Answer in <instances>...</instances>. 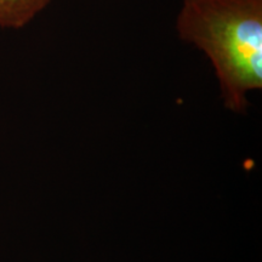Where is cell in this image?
Segmentation results:
<instances>
[{
  "mask_svg": "<svg viewBox=\"0 0 262 262\" xmlns=\"http://www.w3.org/2000/svg\"><path fill=\"white\" fill-rule=\"evenodd\" d=\"M176 31L210 58L225 107L245 113L262 89V0H183Z\"/></svg>",
  "mask_w": 262,
  "mask_h": 262,
  "instance_id": "6da1fadb",
  "label": "cell"
},
{
  "mask_svg": "<svg viewBox=\"0 0 262 262\" xmlns=\"http://www.w3.org/2000/svg\"><path fill=\"white\" fill-rule=\"evenodd\" d=\"M52 0H0V27L22 28Z\"/></svg>",
  "mask_w": 262,
  "mask_h": 262,
  "instance_id": "7a4b0ae2",
  "label": "cell"
}]
</instances>
